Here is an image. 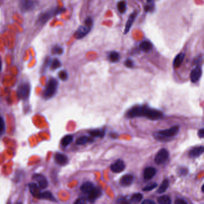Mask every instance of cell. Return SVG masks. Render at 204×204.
<instances>
[{
    "label": "cell",
    "mask_w": 204,
    "mask_h": 204,
    "mask_svg": "<svg viewBox=\"0 0 204 204\" xmlns=\"http://www.w3.org/2000/svg\"><path fill=\"white\" fill-rule=\"evenodd\" d=\"M5 129H6V125L4 120L1 117H0V135H1L4 133Z\"/></svg>",
    "instance_id": "cell-34"
},
{
    "label": "cell",
    "mask_w": 204,
    "mask_h": 204,
    "mask_svg": "<svg viewBox=\"0 0 204 204\" xmlns=\"http://www.w3.org/2000/svg\"><path fill=\"white\" fill-rule=\"evenodd\" d=\"M1 70V58H0V71Z\"/></svg>",
    "instance_id": "cell-44"
},
{
    "label": "cell",
    "mask_w": 204,
    "mask_h": 204,
    "mask_svg": "<svg viewBox=\"0 0 204 204\" xmlns=\"http://www.w3.org/2000/svg\"><path fill=\"white\" fill-rule=\"evenodd\" d=\"M52 53L55 55H61L63 53V49L58 46H55L52 49Z\"/></svg>",
    "instance_id": "cell-32"
},
{
    "label": "cell",
    "mask_w": 204,
    "mask_h": 204,
    "mask_svg": "<svg viewBox=\"0 0 204 204\" xmlns=\"http://www.w3.org/2000/svg\"><path fill=\"white\" fill-rule=\"evenodd\" d=\"M73 135H65L61 140V145L64 147H66L68 145H69L73 142Z\"/></svg>",
    "instance_id": "cell-25"
},
{
    "label": "cell",
    "mask_w": 204,
    "mask_h": 204,
    "mask_svg": "<svg viewBox=\"0 0 204 204\" xmlns=\"http://www.w3.org/2000/svg\"><path fill=\"white\" fill-rule=\"evenodd\" d=\"M137 17V12H134L133 13H131L130 14V16L128 17V21L126 24V26H125V34L128 33V32L129 31L131 26L132 25L135 18Z\"/></svg>",
    "instance_id": "cell-19"
},
{
    "label": "cell",
    "mask_w": 204,
    "mask_h": 204,
    "mask_svg": "<svg viewBox=\"0 0 204 204\" xmlns=\"http://www.w3.org/2000/svg\"><path fill=\"white\" fill-rule=\"evenodd\" d=\"M55 161L59 165L64 166L68 162V158L64 154L57 152L55 155Z\"/></svg>",
    "instance_id": "cell-13"
},
{
    "label": "cell",
    "mask_w": 204,
    "mask_h": 204,
    "mask_svg": "<svg viewBox=\"0 0 204 204\" xmlns=\"http://www.w3.org/2000/svg\"><path fill=\"white\" fill-rule=\"evenodd\" d=\"M85 203H86V199L83 198H81L78 199L75 202V204H85Z\"/></svg>",
    "instance_id": "cell-39"
},
{
    "label": "cell",
    "mask_w": 204,
    "mask_h": 204,
    "mask_svg": "<svg viewBox=\"0 0 204 204\" xmlns=\"http://www.w3.org/2000/svg\"><path fill=\"white\" fill-rule=\"evenodd\" d=\"M51 64V59L49 58H47V59H46V60L44 61V69L45 70V69H46L47 68V67H48L49 66V65H50V64Z\"/></svg>",
    "instance_id": "cell-38"
},
{
    "label": "cell",
    "mask_w": 204,
    "mask_h": 204,
    "mask_svg": "<svg viewBox=\"0 0 204 204\" xmlns=\"http://www.w3.org/2000/svg\"><path fill=\"white\" fill-rule=\"evenodd\" d=\"M187 173V169L186 168H183L179 170V174L181 175H186Z\"/></svg>",
    "instance_id": "cell-42"
},
{
    "label": "cell",
    "mask_w": 204,
    "mask_h": 204,
    "mask_svg": "<svg viewBox=\"0 0 204 204\" xmlns=\"http://www.w3.org/2000/svg\"><path fill=\"white\" fill-rule=\"evenodd\" d=\"M127 115L129 118L145 117L152 120H157L164 117L161 111L144 105H138L132 108L128 111Z\"/></svg>",
    "instance_id": "cell-1"
},
{
    "label": "cell",
    "mask_w": 204,
    "mask_h": 204,
    "mask_svg": "<svg viewBox=\"0 0 204 204\" xmlns=\"http://www.w3.org/2000/svg\"><path fill=\"white\" fill-rule=\"evenodd\" d=\"M37 5L36 0H21L20 7L25 12L32 10Z\"/></svg>",
    "instance_id": "cell-7"
},
{
    "label": "cell",
    "mask_w": 204,
    "mask_h": 204,
    "mask_svg": "<svg viewBox=\"0 0 204 204\" xmlns=\"http://www.w3.org/2000/svg\"><path fill=\"white\" fill-rule=\"evenodd\" d=\"M91 27L89 26L85 25L80 26L76 31L74 34V37L77 40L81 39L85 37L87 34L89 32L91 29Z\"/></svg>",
    "instance_id": "cell-9"
},
{
    "label": "cell",
    "mask_w": 204,
    "mask_h": 204,
    "mask_svg": "<svg viewBox=\"0 0 204 204\" xmlns=\"http://www.w3.org/2000/svg\"><path fill=\"white\" fill-rule=\"evenodd\" d=\"M39 199H48L53 202H56V198L54 197L53 194L51 191H45L43 192H41Z\"/></svg>",
    "instance_id": "cell-22"
},
{
    "label": "cell",
    "mask_w": 204,
    "mask_h": 204,
    "mask_svg": "<svg viewBox=\"0 0 204 204\" xmlns=\"http://www.w3.org/2000/svg\"><path fill=\"white\" fill-rule=\"evenodd\" d=\"M204 152V148L203 146L200 147H196L191 149L189 151V156L190 157L195 158L200 156L201 154H202Z\"/></svg>",
    "instance_id": "cell-16"
},
{
    "label": "cell",
    "mask_w": 204,
    "mask_h": 204,
    "mask_svg": "<svg viewBox=\"0 0 204 204\" xmlns=\"http://www.w3.org/2000/svg\"><path fill=\"white\" fill-rule=\"evenodd\" d=\"M117 9L119 12L120 13H124L127 11V3L125 1L122 0L117 4Z\"/></svg>",
    "instance_id": "cell-28"
},
{
    "label": "cell",
    "mask_w": 204,
    "mask_h": 204,
    "mask_svg": "<svg viewBox=\"0 0 204 204\" xmlns=\"http://www.w3.org/2000/svg\"><path fill=\"white\" fill-rule=\"evenodd\" d=\"M61 11H62V10L56 9V10H49L47 12L43 13L42 14H41L40 16V17L38 19L37 22H38V24L42 25V24H45L46 22L48 21V20H49L54 15L56 14L57 13H59Z\"/></svg>",
    "instance_id": "cell-5"
},
{
    "label": "cell",
    "mask_w": 204,
    "mask_h": 204,
    "mask_svg": "<svg viewBox=\"0 0 204 204\" xmlns=\"http://www.w3.org/2000/svg\"><path fill=\"white\" fill-rule=\"evenodd\" d=\"M147 1H148V2H152V0H147Z\"/></svg>",
    "instance_id": "cell-46"
},
{
    "label": "cell",
    "mask_w": 204,
    "mask_h": 204,
    "mask_svg": "<svg viewBox=\"0 0 204 204\" xmlns=\"http://www.w3.org/2000/svg\"><path fill=\"white\" fill-rule=\"evenodd\" d=\"M175 203L177 204H186L187 202L183 200V199H178L176 202Z\"/></svg>",
    "instance_id": "cell-43"
},
{
    "label": "cell",
    "mask_w": 204,
    "mask_h": 204,
    "mask_svg": "<svg viewBox=\"0 0 204 204\" xmlns=\"http://www.w3.org/2000/svg\"><path fill=\"white\" fill-rule=\"evenodd\" d=\"M58 86V81L55 78H51L43 92V97L46 100L51 98L56 93Z\"/></svg>",
    "instance_id": "cell-2"
},
{
    "label": "cell",
    "mask_w": 204,
    "mask_h": 204,
    "mask_svg": "<svg viewBox=\"0 0 204 204\" xmlns=\"http://www.w3.org/2000/svg\"><path fill=\"white\" fill-rule=\"evenodd\" d=\"M202 76V68L201 66L197 65L192 71L191 74V79L192 83H197Z\"/></svg>",
    "instance_id": "cell-10"
},
{
    "label": "cell",
    "mask_w": 204,
    "mask_h": 204,
    "mask_svg": "<svg viewBox=\"0 0 204 204\" xmlns=\"http://www.w3.org/2000/svg\"><path fill=\"white\" fill-rule=\"evenodd\" d=\"M134 176L131 174H126L120 179V184L122 186L128 187L133 183Z\"/></svg>",
    "instance_id": "cell-14"
},
{
    "label": "cell",
    "mask_w": 204,
    "mask_h": 204,
    "mask_svg": "<svg viewBox=\"0 0 204 204\" xmlns=\"http://www.w3.org/2000/svg\"><path fill=\"white\" fill-rule=\"evenodd\" d=\"M185 56H186V54L182 52V53H179L176 56V58H174V62H173V65H174V68H178L180 66V65L182 64L184 59Z\"/></svg>",
    "instance_id": "cell-20"
},
{
    "label": "cell",
    "mask_w": 204,
    "mask_h": 204,
    "mask_svg": "<svg viewBox=\"0 0 204 204\" xmlns=\"http://www.w3.org/2000/svg\"><path fill=\"white\" fill-rule=\"evenodd\" d=\"M169 181L168 179H165L164 180V181L162 183L161 185L160 186V187H159V189H157V193H163L165 191H166L167 189L169 187Z\"/></svg>",
    "instance_id": "cell-27"
},
{
    "label": "cell",
    "mask_w": 204,
    "mask_h": 204,
    "mask_svg": "<svg viewBox=\"0 0 204 204\" xmlns=\"http://www.w3.org/2000/svg\"><path fill=\"white\" fill-rule=\"evenodd\" d=\"M108 59L111 62H117L120 59V56L117 51H111L110 53Z\"/></svg>",
    "instance_id": "cell-26"
},
{
    "label": "cell",
    "mask_w": 204,
    "mask_h": 204,
    "mask_svg": "<svg viewBox=\"0 0 204 204\" xmlns=\"http://www.w3.org/2000/svg\"><path fill=\"white\" fill-rule=\"evenodd\" d=\"M85 25L89 26L92 28V26H93V19H92L90 17H88V18L86 19L85 22Z\"/></svg>",
    "instance_id": "cell-37"
},
{
    "label": "cell",
    "mask_w": 204,
    "mask_h": 204,
    "mask_svg": "<svg viewBox=\"0 0 204 204\" xmlns=\"http://www.w3.org/2000/svg\"><path fill=\"white\" fill-rule=\"evenodd\" d=\"M32 179L37 181L40 189H44L48 186V181L46 177L41 174H35L32 176Z\"/></svg>",
    "instance_id": "cell-8"
},
{
    "label": "cell",
    "mask_w": 204,
    "mask_h": 204,
    "mask_svg": "<svg viewBox=\"0 0 204 204\" xmlns=\"http://www.w3.org/2000/svg\"><path fill=\"white\" fill-rule=\"evenodd\" d=\"M152 48H153L152 43L147 40L142 41L140 44V49L141 51L145 53L150 52L152 50Z\"/></svg>",
    "instance_id": "cell-18"
},
{
    "label": "cell",
    "mask_w": 204,
    "mask_h": 204,
    "mask_svg": "<svg viewBox=\"0 0 204 204\" xmlns=\"http://www.w3.org/2000/svg\"><path fill=\"white\" fill-rule=\"evenodd\" d=\"M59 77L62 80H66L68 78V74L65 71H61L59 73Z\"/></svg>",
    "instance_id": "cell-35"
},
{
    "label": "cell",
    "mask_w": 204,
    "mask_h": 204,
    "mask_svg": "<svg viewBox=\"0 0 204 204\" xmlns=\"http://www.w3.org/2000/svg\"><path fill=\"white\" fill-rule=\"evenodd\" d=\"M105 130L104 129H93L90 132V135L92 137L102 138L105 135Z\"/></svg>",
    "instance_id": "cell-24"
},
{
    "label": "cell",
    "mask_w": 204,
    "mask_h": 204,
    "mask_svg": "<svg viewBox=\"0 0 204 204\" xmlns=\"http://www.w3.org/2000/svg\"><path fill=\"white\" fill-rule=\"evenodd\" d=\"M204 185H202V191H204Z\"/></svg>",
    "instance_id": "cell-45"
},
{
    "label": "cell",
    "mask_w": 204,
    "mask_h": 204,
    "mask_svg": "<svg viewBox=\"0 0 204 204\" xmlns=\"http://www.w3.org/2000/svg\"><path fill=\"white\" fill-rule=\"evenodd\" d=\"M93 141V139L91 137L87 136H82L78 138L76 141V144L78 145H85L88 142H92Z\"/></svg>",
    "instance_id": "cell-23"
},
{
    "label": "cell",
    "mask_w": 204,
    "mask_h": 204,
    "mask_svg": "<svg viewBox=\"0 0 204 204\" xmlns=\"http://www.w3.org/2000/svg\"><path fill=\"white\" fill-rule=\"evenodd\" d=\"M143 198V195L141 194V193H135L134 194L131 198H130V201L132 202H134V203H137V202H140L141 201H142Z\"/></svg>",
    "instance_id": "cell-29"
},
{
    "label": "cell",
    "mask_w": 204,
    "mask_h": 204,
    "mask_svg": "<svg viewBox=\"0 0 204 204\" xmlns=\"http://www.w3.org/2000/svg\"><path fill=\"white\" fill-rule=\"evenodd\" d=\"M158 202L161 204H171V199L168 196H162L158 198Z\"/></svg>",
    "instance_id": "cell-30"
},
{
    "label": "cell",
    "mask_w": 204,
    "mask_h": 204,
    "mask_svg": "<svg viewBox=\"0 0 204 204\" xmlns=\"http://www.w3.org/2000/svg\"><path fill=\"white\" fill-rule=\"evenodd\" d=\"M88 195V200L90 202H92L101 196L102 191L98 187H93Z\"/></svg>",
    "instance_id": "cell-11"
},
{
    "label": "cell",
    "mask_w": 204,
    "mask_h": 204,
    "mask_svg": "<svg viewBox=\"0 0 204 204\" xmlns=\"http://www.w3.org/2000/svg\"><path fill=\"white\" fill-rule=\"evenodd\" d=\"M179 127L178 125L174 126L169 129H165L163 130H160L157 133V138H159L161 140L167 138H170L176 136L179 133Z\"/></svg>",
    "instance_id": "cell-3"
},
{
    "label": "cell",
    "mask_w": 204,
    "mask_h": 204,
    "mask_svg": "<svg viewBox=\"0 0 204 204\" xmlns=\"http://www.w3.org/2000/svg\"><path fill=\"white\" fill-rule=\"evenodd\" d=\"M51 70H55L58 69L59 67H61V65H62V64H61V61L59 59H55L52 61V62H51Z\"/></svg>",
    "instance_id": "cell-31"
},
{
    "label": "cell",
    "mask_w": 204,
    "mask_h": 204,
    "mask_svg": "<svg viewBox=\"0 0 204 204\" xmlns=\"http://www.w3.org/2000/svg\"><path fill=\"white\" fill-rule=\"evenodd\" d=\"M29 189L30 193L32 195V196L39 199V196L41 191H40V188L38 184L35 183H31L29 184Z\"/></svg>",
    "instance_id": "cell-15"
},
{
    "label": "cell",
    "mask_w": 204,
    "mask_h": 204,
    "mask_svg": "<svg viewBox=\"0 0 204 204\" xmlns=\"http://www.w3.org/2000/svg\"><path fill=\"white\" fill-rule=\"evenodd\" d=\"M156 173V169L153 167H147L144 171V178L145 180L152 179Z\"/></svg>",
    "instance_id": "cell-17"
},
{
    "label": "cell",
    "mask_w": 204,
    "mask_h": 204,
    "mask_svg": "<svg viewBox=\"0 0 204 204\" xmlns=\"http://www.w3.org/2000/svg\"><path fill=\"white\" fill-rule=\"evenodd\" d=\"M198 135H199V137L200 138H204V129H200V130H199V132H198Z\"/></svg>",
    "instance_id": "cell-41"
},
{
    "label": "cell",
    "mask_w": 204,
    "mask_h": 204,
    "mask_svg": "<svg viewBox=\"0 0 204 204\" xmlns=\"http://www.w3.org/2000/svg\"><path fill=\"white\" fill-rule=\"evenodd\" d=\"M125 169V164L122 160H117L111 165V170L115 173H120Z\"/></svg>",
    "instance_id": "cell-12"
},
{
    "label": "cell",
    "mask_w": 204,
    "mask_h": 204,
    "mask_svg": "<svg viewBox=\"0 0 204 204\" xmlns=\"http://www.w3.org/2000/svg\"><path fill=\"white\" fill-rule=\"evenodd\" d=\"M169 157V153L165 149H161L155 156V162L158 165L165 163Z\"/></svg>",
    "instance_id": "cell-6"
},
{
    "label": "cell",
    "mask_w": 204,
    "mask_h": 204,
    "mask_svg": "<svg viewBox=\"0 0 204 204\" xmlns=\"http://www.w3.org/2000/svg\"><path fill=\"white\" fill-rule=\"evenodd\" d=\"M93 187H94L93 184L91 182L87 181L81 185V186L80 187V190L83 193L88 194Z\"/></svg>",
    "instance_id": "cell-21"
},
{
    "label": "cell",
    "mask_w": 204,
    "mask_h": 204,
    "mask_svg": "<svg viewBox=\"0 0 204 204\" xmlns=\"http://www.w3.org/2000/svg\"><path fill=\"white\" fill-rule=\"evenodd\" d=\"M157 186V184L156 183H152L150 184H149V186L145 187L144 188H143L142 191H151L153 190L154 189H155L156 187Z\"/></svg>",
    "instance_id": "cell-33"
},
{
    "label": "cell",
    "mask_w": 204,
    "mask_h": 204,
    "mask_svg": "<svg viewBox=\"0 0 204 204\" xmlns=\"http://www.w3.org/2000/svg\"><path fill=\"white\" fill-rule=\"evenodd\" d=\"M30 86L28 83H24L19 85L17 89V96L19 99L25 100L28 98L30 94Z\"/></svg>",
    "instance_id": "cell-4"
},
{
    "label": "cell",
    "mask_w": 204,
    "mask_h": 204,
    "mask_svg": "<svg viewBox=\"0 0 204 204\" xmlns=\"http://www.w3.org/2000/svg\"><path fill=\"white\" fill-rule=\"evenodd\" d=\"M142 204H154L155 202L152 201V200H150V199H146V200H144L142 202Z\"/></svg>",
    "instance_id": "cell-40"
},
{
    "label": "cell",
    "mask_w": 204,
    "mask_h": 204,
    "mask_svg": "<svg viewBox=\"0 0 204 204\" xmlns=\"http://www.w3.org/2000/svg\"><path fill=\"white\" fill-rule=\"evenodd\" d=\"M125 65L126 66H127L128 68H133L134 67V62L132 61V60L130 59H128L125 61Z\"/></svg>",
    "instance_id": "cell-36"
}]
</instances>
